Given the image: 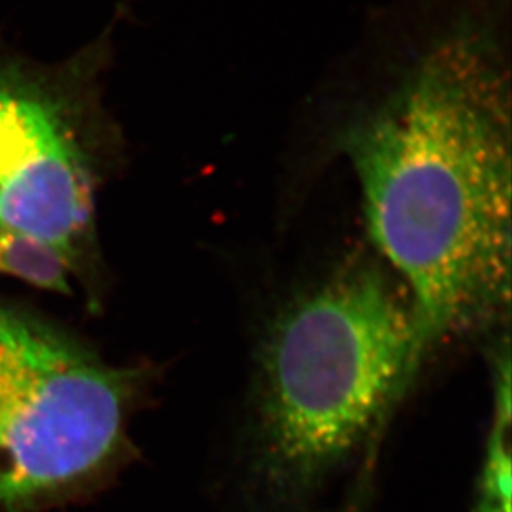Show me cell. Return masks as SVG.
<instances>
[{"instance_id": "obj_1", "label": "cell", "mask_w": 512, "mask_h": 512, "mask_svg": "<svg viewBox=\"0 0 512 512\" xmlns=\"http://www.w3.org/2000/svg\"><path fill=\"white\" fill-rule=\"evenodd\" d=\"M339 146L370 239L405 279L423 357L496 324L511 300V93L493 40L446 35Z\"/></svg>"}, {"instance_id": "obj_2", "label": "cell", "mask_w": 512, "mask_h": 512, "mask_svg": "<svg viewBox=\"0 0 512 512\" xmlns=\"http://www.w3.org/2000/svg\"><path fill=\"white\" fill-rule=\"evenodd\" d=\"M421 358L408 297L377 267H347L285 302L252 353L237 446L246 512H365Z\"/></svg>"}, {"instance_id": "obj_3", "label": "cell", "mask_w": 512, "mask_h": 512, "mask_svg": "<svg viewBox=\"0 0 512 512\" xmlns=\"http://www.w3.org/2000/svg\"><path fill=\"white\" fill-rule=\"evenodd\" d=\"M141 387L138 368L0 304V506L35 508L107 473Z\"/></svg>"}, {"instance_id": "obj_4", "label": "cell", "mask_w": 512, "mask_h": 512, "mask_svg": "<svg viewBox=\"0 0 512 512\" xmlns=\"http://www.w3.org/2000/svg\"><path fill=\"white\" fill-rule=\"evenodd\" d=\"M73 141L49 98L0 80V191L29 178Z\"/></svg>"}, {"instance_id": "obj_5", "label": "cell", "mask_w": 512, "mask_h": 512, "mask_svg": "<svg viewBox=\"0 0 512 512\" xmlns=\"http://www.w3.org/2000/svg\"><path fill=\"white\" fill-rule=\"evenodd\" d=\"M494 415L474 512H511V363L509 347L494 355Z\"/></svg>"}, {"instance_id": "obj_6", "label": "cell", "mask_w": 512, "mask_h": 512, "mask_svg": "<svg viewBox=\"0 0 512 512\" xmlns=\"http://www.w3.org/2000/svg\"><path fill=\"white\" fill-rule=\"evenodd\" d=\"M72 259L45 242L0 228V272L39 289L70 294Z\"/></svg>"}]
</instances>
